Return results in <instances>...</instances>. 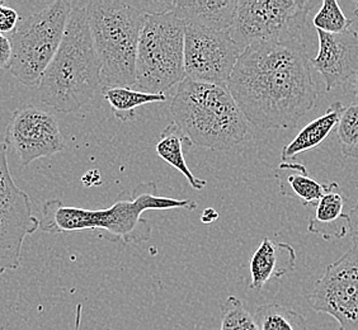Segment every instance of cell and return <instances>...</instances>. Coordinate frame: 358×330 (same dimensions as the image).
<instances>
[{"instance_id":"1","label":"cell","mask_w":358,"mask_h":330,"mask_svg":"<svg viewBox=\"0 0 358 330\" xmlns=\"http://www.w3.org/2000/svg\"><path fill=\"white\" fill-rule=\"evenodd\" d=\"M310 60L303 38L252 45L241 52L227 88L257 129H292L319 96Z\"/></svg>"},{"instance_id":"2","label":"cell","mask_w":358,"mask_h":330,"mask_svg":"<svg viewBox=\"0 0 358 330\" xmlns=\"http://www.w3.org/2000/svg\"><path fill=\"white\" fill-rule=\"evenodd\" d=\"M154 182L141 183L130 191L120 193L115 203L106 210H85L65 206L62 201L51 199L43 203L40 230L50 234L73 231L103 230L104 239L112 243L138 244L149 241L152 227L143 219L149 210L185 208L193 211L197 203L192 200H176L158 196Z\"/></svg>"},{"instance_id":"3","label":"cell","mask_w":358,"mask_h":330,"mask_svg":"<svg viewBox=\"0 0 358 330\" xmlns=\"http://www.w3.org/2000/svg\"><path fill=\"white\" fill-rule=\"evenodd\" d=\"M101 85V62L87 8L74 7L62 45L38 85L40 98L57 112L76 113L94 98Z\"/></svg>"},{"instance_id":"4","label":"cell","mask_w":358,"mask_h":330,"mask_svg":"<svg viewBox=\"0 0 358 330\" xmlns=\"http://www.w3.org/2000/svg\"><path fill=\"white\" fill-rule=\"evenodd\" d=\"M174 122L189 143L229 150L252 138L249 122L227 87L185 78L171 103Z\"/></svg>"},{"instance_id":"5","label":"cell","mask_w":358,"mask_h":330,"mask_svg":"<svg viewBox=\"0 0 358 330\" xmlns=\"http://www.w3.org/2000/svg\"><path fill=\"white\" fill-rule=\"evenodd\" d=\"M85 8L103 88L138 87L136 57L146 14L118 0H94Z\"/></svg>"},{"instance_id":"6","label":"cell","mask_w":358,"mask_h":330,"mask_svg":"<svg viewBox=\"0 0 358 330\" xmlns=\"http://www.w3.org/2000/svg\"><path fill=\"white\" fill-rule=\"evenodd\" d=\"M185 28L186 24L173 13L146 14L136 57L140 90L166 94L186 78Z\"/></svg>"},{"instance_id":"7","label":"cell","mask_w":358,"mask_h":330,"mask_svg":"<svg viewBox=\"0 0 358 330\" xmlns=\"http://www.w3.org/2000/svg\"><path fill=\"white\" fill-rule=\"evenodd\" d=\"M73 6L57 0L37 13L22 18L9 38V71L26 87H38L62 45Z\"/></svg>"},{"instance_id":"8","label":"cell","mask_w":358,"mask_h":330,"mask_svg":"<svg viewBox=\"0 0 358 330\" xmlns=\"http://www.w3.org/2000/svg\"><path fill=\"white\" fill-rule=\"evenodd\" d=\"M313 6L305 0H239L230 35L241 52L258 43L301 40Z\"/></svg>"},{"instance_id":"9","label":"cell","mask_w":358,"mask_h":330,"mask_svg":"<svg viewBox=\"0 0 358 330\" xmlns=\"http://www.w3.org/2000/svg\"><path fill=\"white\" fill-rule=\"evenodd\" d=\"M7 152L0 143V275L20 267L24 239L40 229L29 196L10 175Z\"/></svg>"},{"instance_id":"10","label":"cell","mask_w":358,"mask_h":330,"mask_svg":"<svg viewBox=\"0 0 358 330\" xmlns=\"http://www.w3.org/2000/svg\"><path fill=\"white\" fill-rule=\"evenodd\" d=\"M241 55L230 31L201 26L185 28V73L194 82L227 87Z\"/></svg>"},{"instance_id":"11","label":"cell","mask_w":358,"mask_h":330,"mask_svg":"<svg viewBox=\"0 0 358 330\" xmlns=\"http://www.w3.org/2000/svg\"><path fill=\"white\" fill-rule=\"evenodd\" d=\"M309 300L314 311L337 320L338 330H358V248L325 268Z\"/></svg>"},{"instance_id":"12","label":"cell","mask_w":358,"mask_h":330,"mask_svg":"<svg viewBox=\"0 0 358 330\" xmlns=\"http://www.w3.org/2000/svg\"><path fill=\"white\" fill-rule=\"evenodd\" d=\"M6 144L13 148L24 166L66 148L56 118L34 106L14 110L8 124Z\"/></svg>"},{"instance_id":"13","label":"cell","mask_w":358,"mask_h":330,"mask_svg":"<svg viewBox=\"0 0 358 330\" xmlns=\"http://www.w3.org/2000/svg\"><path fill=\"white\" fill-rule=\"evenodd\" d=\"M317 38L319 51L311 59V66L323 76L325 89L331 92L358 74V32L348 29L331 35L317 31Z\"/></svg>"},{"instance_id":"14","label":"cell","mask_w":358,"mask_h":330,"mask_svg":"<svg viewBox=\"0 0 358 330\" xmlns=\"http://www.w3.org/2000/svg\"><path fill=\"white\" fill-rule=\"evenodd\" d=\"M296 253L287 243H275L264 238L250 261V289H262L271 280L282 278L295 269Z\"/></svg>"},{"instance_id":"15","label":"cell","mask_w":358,"mask_h":330,"mask_svg":"<svg viewBox=\"0 0 358 330\" xmlns=\"http://www.w3.org/2000/svg\"><path fill=\"white\" fill-rule=\"evenodd\" d=\"M238 0H176L172 12L186 26H201L230 31L234 23Z\"/></svg>"},{"instance_id":"16","label":"cell","mask_w":358,"mask_h":330,"mask_svg":"<svg viewBox=\"0 0 358 330\" xmlns=\"http://www.w3.org/2000/svg\"><path fill=\"white\" fill-rule=\"evenodd\" d=\"M347 197L336 182L329 183L328 191L315 205V213L309 221L308 231L320 235L325 241L342 239L348 235L350 217L345 213Z\"/></svg>"},{"instance_id":"17","label":"cell","mask_w":358,"mask_h":330,"mask_svg":"<svg viewBox=\"0 0 358 330\" xmlns=\"http://www.w3.org/2000/svg\"><path fill=\"white\" fill-rule=\"evenodd\" d=\"M345 110V107L342 102H333L328 110L324 112V115L306 124L297 134L296 138L283 148L281 155L282 163H287L289 160L296 158L299 154L311 150L322 144L329 136L331 131L337 127Z\"/></svg>"},{"instance_id":"18","label":"cell","mask_w":358,"mask_h":330,"mask_svg":"<svg viewBox=\"0 0 358 330\" xmlns=\"http://www.w3.org/2000/svg\"><path fill=\"white\" fill-rule=\"evenodd\" d=\"M275 174L283 196H295L303 206L315 207L329 188V183L322 185L311 178L300 163H281Z\"/></svg>"},{"instance_id":"19","label":"cell","mask_w":358,"mask_h":330,"mask_svg":"<svg viewBox=\"0 0 358 330\" xmlns=\"http://www.w3.org/2000/svg\"><path fill=\"white\" fill-rule=\"evenodd\" d=\"M186 141L189 140L187 138L185 132L179 129L178 124L172 122L162 131L155 150L160 158L168 164L174 166L179 173H182L186 177L189 186L192 187L193 189L201 191L206 187L207 182L205 179L197 178L188 168L186 159L183 155V145Z\"/></svg>"},{"instance_id":"20","label":"cell","mask_w":358,"mask_h":330,"mask_svg":"<svg viewBox=\"0 0 358 330\" xmlns=\"http://www.w3.org/2000/svg\"><path fill=\"white\" fill-rule=\"evenodd\" d=\"M104 99L108 102L115 116L121 122H127L135 118V110L138 107L150 103H162L166 102V94H150L143 90H135L134 88H103Z\"/></svg>"},{"instance_id":"21","label":"cell","mask_w":358,"mask_h":330,"mask_svg":"<svg viewBox=\"0 0 358 330\" xmlns=\"http://www.w3.org/2000/svg\"><path fill=\"white\" fill-rule=\"evenodd\" d=\"M255 319L259 330H309L301 314L277 303L257 308Z\"/></svg>"},{"instance_id":"22","label":"cell","mask_w":358,"mask_h":330,"mask_svg":"<svg viewBox=\"0 0 358 330\" xmlns=\"http://www.w3.org/2000/svg\"><path fill=\"white\" fill-rule=\"evenodd\" d=\"M220 327L217 330H259L244 303L236 296H229L220 305Z\"/></svg>"},{"instance_id":"23","label":"cell","mask_w":358,"mask_h":330,"mask_svg":"<svg viewBox=\"0 0 358 330\" xmlns=\"http://www.w3.org/2000/svg\"><path fill=\"white\" fill-rule=\"evenodd\" d=\"M353 21L347 18L336 0H324L322 7L313 20L314 27L325 34H342L348 31Z\"/></svg>"},{"instance_id":"24","label":"cell","mask_w":358,"mask_h":330,"mask_svg":"<svg viewBox=\"0 0 358 330\" xmlns=\"http://www.w3.org/2000/svg\"><path fill=\"white\" fill-rule=\"evenodd\" d=\"M341 149L345 158L358 159V103L345 108L337 126Z\"/></svg>"},{"instance_id":"25","label":"cell","mask_w":358,"mask_h":330,"mask_svg":"<svg viewBox=\"0 0 358 330\" xmlns=\"http://www.w3.org/2000/svg\"><path fill=\"white\" fill-rule=\"evenodd\" d=\"M21 21L17 10L0 3V34H12Z\"/></svg>"},{"instance_id":"26","label":"cell","mask_w":358,"mask_h":330,"mask_svg":"<svg viewBox=\"0 0 358 330\" xmlns=\"http://www.w3.org/2000/svg\"><path fill=\"white\" fill-rule=\"evenodd\" d=\"M12 59V45L9 38L0 34V69H9Z\"/></svg>"},{"instance_id":"27","label":"cell","mask_w":358,"mask_h":330,"mask_svg":"<svg viewBox=\"0 0 358 330\" xmlns=\"http://www.w3.org/2000/svg\"><path fill=\"white\" fill-rule=\"evenodd\" d=\"M348 217H350L348 235L353 243V247L358 248V202L350 210Z\"/></svg>"},{"instance_id":"28","label":"cell","mask_w":358,"mask_h":330,"mask_svg":"<svg viewBox=\"0 0 358 330\" xmlns=\"http://www.w3.org/2000/svg\"><path fill=\"white\" fill-rule=\"evenodd\" d=\"M217 219H219V213H217L215 208H211V207L205 208L203 213L201 215V221H202V224H205V225H210V224H213V222L217 220Z\"/></svg>"},{"instance_id":"29","label":"cell","mask_w":358,"mask_h":330,"mask_svg":"<svg viewBox=\"0 0 358 330\" xmlns=\"http://www.w3.org/2000/svg\"><path fill=\"white\" fill-rule=\"evenodd\" d=\"M82 310H83L82 303H78V305H76V328H74V330H80V324H82Z\"/></svg>"},{"instance_id":"30","label":"cell","mask_w":358,"mask_h":330,"mask_svg":"<svg viewBox=\"0 0 358 330\" xmlns=\"http://www.w3.org/2000/svg\"><path fill=\"white\" fill-rule=\"evenodd\" d=\"M353 92H355V94L358 96V74L356 76L355 82H353Z\"/></svg>"},{"instance_id":"31","label":"cell","mask_w":358,"mask_h":330,"mask_svg":"<svg viewBox=\"0 0 358 330\" xmlns=\"http://www.w3.org/2000/svg\"><path fill=\"white\" fill-rule=\"evenodd\" d=\"M356 15L358 17V1L356 3Z\"/></svg>"}]
</instances>
